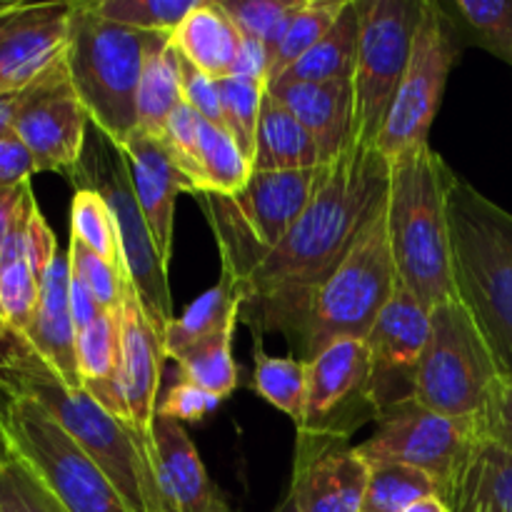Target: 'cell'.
Listing matches in <instances>:
<instances>
[{
	"instance_id": "6da1fadb",
	"label": "cell",
	"mask_w": 512,
	"mask_h": 512,
	"mask_svg": "<svg viewBox=\"0 0 512 512\" xmlns=\"http://www.w3.org/2000/svg\"><path fill=\"white\" fill-rule=\"evenodd\" d=\"M388 178V158L358 140L330 165L283 243L265 253L240 283V323L253 330L255 340L280 333L295 350L313 295L385 200Z\"/></svg>"
},
{
	"instance_id": "7a4b0ae2",
	"label": "cell",
	"mask_w": 512,
	"mask_h": 512,
	"mask_svg": "<svg viewBox=\"0 0 512 512\" xmlns=\"http://www.w3.org/2000/svg\"><path fill=\"white\" fill-rule=\"evenodd\" d=\"M0 375L13 393L35 400L85 450L135 512H173L160 485L158 460L140 435L88 390L68 388L20 338L0 340Z\"/></svg>"
},
{
	"instance_id": "3957f363",
	"label": "cell",
	"mask_w": 512,
	"mask_h": 512,
	"mask_svg": "<svg viewBox=\"0 0 512 512\" xmlns=\"http://www.w3.org/2000/svg\"><path fill=\"white\" fill-rule=\"evenodd\" d=\"M455 178L430 143L390 160L385 213L395 270L428 310L455 298L448 220Z\"/></svg>"
},
{
	"instance_id": "277c9868",
	"label": "cell",
	"mask_w": 512,
	"mask_h": 512,
	"mask_svg": "<svg viewBox=\"0 0 512 512\" xmlns=\"http://www.w3.org/2000/svg\"><path fill=\"white\" fill-rule=\"evenodd\" d=\"M455 295L512 378V213L455 178L448 198Z\"/></svg>"
},
{
	"instance_id": "5b68a950",
	"label": "cell",
	"mask_w": 512,
	"mask_h": 512,
	"mask_svg": "<svg viewBox=\"0 0 512 512\" xmlns=\"http://www.w3.org/2000/svg\"><path fill=\"white\" fill-rule=\"evenodd\" d=\"M158 35L110 23L90 3H75L73 8L65 48L70 85L90 125L115 145H123L138 130L140 75Z\"/></svg>"
},
{
	"instance_id": "8992f818",
	"label": "cell",
	"mask_w": 512,
	"mask_h": 512,
	"mask_svg": "<svg viewBox=\"0 0 512 512\" xmlns=\"http://www.w3.org/2000/svg\"><path fill=\"white\" fill-rule=\"evenodd\" d=\"M398 283L383 200L338 268L313 295L293 358L308 363L335 340L368 338L370 328L393 298Z\"/></svg>"
},
{
	"instance_id": "52a82bcc",
	"label": "cell",
	"mask_w": 512,
	"mask_h": 512,
	"mask_svg": "<svg viewBox=\"0 0 512 512\" xmlns=\"http://www.w3.org/2000/svg\"><path fill=\"white\" fill-rule=\"evenodd\" d=\"M510 380L460 298L430 310V338L418 368L415 403L468 423H485Z\"/></svg>"
},
{
	"instance_id": "ba28073f",
	"label": "cell",
	"mask_w": 512,
	"mask_h": 512,
	"mask_svg": "<svg viewBox=\"0 0 512 512\" xmlns=\"http://www.w3.org/2000/svg\"><path fill=\"white\" fill-rule=\"evenodd\" d=\"M330 165L310 170H253L235 195H198L215 240L223 273L243 283L245 275L265 253L283 243L323 185Z\"/></svg>"
},
{
	"instance_id": "9c48e42d",
	"label": "cell",
	"mask_w": 512,
	"mask_h": 512,
	"mask_svg": "<svg viewBox=\"0 0 512 512\" xmlns=\"http://www.w3.org/2000/svg\"><path fill=\"white\" fill-rule=\"evenodd\" d=\"M73 180L78 188L95 190L108 205L115 230H118L130 283H133L148 318L163 335L165 328L175 320L168 270L160 260L148 220H145L138 195L133 190L123 148L90 125L83 158H80Z\"/></svg>"
},
{
	"instance_id": "30bf717a",
	"label": "cell",
	"mask_w": 512,
	"mask_h": 512,
	"mask_svg": "<svg viewBox=\"0 0 512 512\" xmlns=\"http://www.w3.org/2000/svg\"><path fill=\"white\" fill-rule=\"evenodd\" d=\"M3 425L10 453L68 512H135L108 475L35 400L15 393Z\"/></svg>"
},
{
	"instance_id": "8fae6325",
	"label": "cell",
	"mask_w": 512,
	"mask_h": 512,
	"mask_svg": "<svg viewBox=\"0 0 512 512\" xmlns=\"http://www.w3.org/2000/svg\"><path fill=\"white\" fill-rule=\"evenodd\" d=\"M463 33L438 0H425L423 18L413 38L408 68L378 135V153L395 160L428 145L430 128L443 103L445 85L460 58Z\"/></svg>"
},
{
	"instance_id": "7c38bea8",
	"label": "cell",
	"mask_w": 512,
	"mask_h": 512,
	"mask_svg": "<svg viewBox=\"0 0 512 512\" xmlns=\"http://www.w3.org/2000/svg\"><path fill=\"white\" fill-rule=\"evenodd\" d=\"M425 0H358L360 45L353 78L355 140L375 148L400 88Z\"/></svg>"
},
{
	"instance_id": "4fadbf2b",
	"label": "cell",
	"mask_w": 512,
	"mask_h": 512,
	"mask_svg": "<svg viewBox=\"0 0 512 512\" xmlns=\"http://www.w3.org/2000/svg\"><path fill=\"white\" fill-rule=\"evenodd\" d=\"M485 438L483 423L453 420L408 403L378 420V430L358 445L370 465L400 463L428 473L450 503L455 483L473 450Z\"/></svg>"
},
{
	"instance_id": "5bb4252c",
	"label": "cell",
	"mask_w": 512,
	"mask_h": 512,
	"mask_svg": "<svg viewBox=\"0 0 512 512\" xmlns=\"http://www.w3.org/2000/svg\"><path fill=\"white\" fill-rule=\"evenodd\" d=\"M428 338L430 310L403 283H398L393 298L365 338L370 360L368 395L378 420L403 405L415 403L418 368Z\"/></svg>"
},
{
	"instance_id": "9a60e30c",
	"label": "cell",
	"mask_w": 512,
	"mask_h": 512,
	"mask_svg": "<svg viewBox=\"0 0 512 512\" xmlns=\"http://www.w3.org/2000/svg\"><path fill=\"white\" fill-rule=\"evenodd\" d=\"M368 345L340 338L308 360V393L295 433L353 438L368 420H378L368 395Z\"/></svg>"
},
{
	"instance_id": "2e32d148",
	"label": "cell",
	"mask_w": 512,
	"mask_h": 512,
	"mask_svg": "<svg viewBox=\"0 0 512 512\" xmlns=\"http://www.w3.org/2000/svg\"><path fill=\"white\" fill-rule=\"evenodd\" d=\"M13 130L33 155L38 173H65L73 178L83 158L90 118L70 85L65 58L30 90L15 115Z\"/></svg>"
},
{
	"instance_id": "e0dca14e",
	"label": "cell",
	"mask_w": 512,
	"mask_h": 512,
	"mask_svg": "<svg viewBox=\"0 0 512 512\" xmlns=\"http://www.w3.org/2000/svg\"><path fill=\"white\" fill-rule=\"evenodd\" d=\"M370 463L338 435L295 433L288 495L298 512H363Z\"/></svg>"
},
{
	"instance_id": "ac0fdd59",
	"label": "cell",
	"mask_w": 512,
	"mask_h": 512,
	"mask_svg": "<svg viewBox=\"0 0 512 512\" xmlns=\"http://www.w3.org/2000/svg\"><path fill=\"white\" fill-rule=\"evenodd\" d=\"M75 3H15L0 10V93L43 78L65 58Z\"/></svg>"
},
{
	"instance_id": "d6986e66",
	"label": "cell",
	"mask_w": 512,
	"mask_h": 512,
	"mask_svg": "<svg viewBox=\"0 0 512 512\" xmlns=\"http://www.w3.org/2000/svg\"><path fill=\"white\" fill-rule=\"evenodd\" d=\"M120 380H123L125 403L130 410V425L145 448L158 460L153 443L155 415H158L160 378H163V335L145 313L133 283L128 280L120 305Z\"/></svg>"
},
{
	"instance_id": "ffe728a7",
	"label": "cell",
	"mask_w": 512,
	"mask_h": 512,
	"mask_svg": "<svg viewBox=\"0 0 512 512\" xmlns=\"http://www.w3.org/2000/svg\"><path fill=\"white\" fill-rule=\"evenodd\" d=\"M120 148L128 158L130 180H133V190L138 195L145 220H148L150 233H153L155 248L168 270L170 260H173L175 200L183 193L195 195V188L170 158L168 148L160 138L135 130Z\"/></svg>"
},
{
	"instance_id": "44dd1931",
	"label": "cell",
	"mask_w": 512,
	"mask_h": 512,
	"mask_svg": "<svg viewBox=\"0 0 512 512\" xmlns=\"http://www.w3.org/2000/svg\"><path fill=\"white\" fill-rule=\"evenodd\" d=\"M73 313H70V258L68 250H60L40 280L38 305L33 323L23 340L68 388H83L75 355Z\"/></svg>"
},
{
	"instance_id": "7402d4cb",
	"label": "cell",
	"mask_w": 512,
	"mask_h": 512,
	"mask_svg": "<svg viewBox=\"0 0 512 512\" xmlns=\"http://www.w3.org/2000/svg\"><path fill=\"white\" fill-rule=\"evenodd\" d=\"M303 123L318 145L323 165H333L355 140L353 83L265 85Z\"/></svg>"
},
{
	"instance_id": "603a6c76",
	"label": "cell",
	"mask_w": 512,
	"mask_h": 512,
	"mask_svg": "<svg viewBox=\"0 0 512 512\" xmlns=\"http://www.w3.org/2000/svg\"><path fill=\"white\" fill-rule=\"evenodd\" d=\"M153 443L158 450V478L173 512H228L223 495L210 480L198 448L183 423L155 418Z\"/></svg>"
},
{
	"instance_id": "cb8c5ba5",
	"label": "cell",
	"mask_w": 512,
	"mask_h": 512,
	"mask_svg": "<svg viewBox=\"0 0 512 512\" xmlns=\"http://www.w3.org/2000/svg\"><path fill=\"white\" fill-rule=\"evenodd\" d=\"M33 205V188H28L5 238L3 253H0V340L25 338L33 323L35 305H38L40 283L33 273L28 245H25Z\"/></svg>"
},
{
	"instance_id": "d4e9b609",
	"label": "cell",
	"mask_w": 512,
	"mask_h": 512,
	"mask_svg": "<svg viewBox=\"0 0 512 512\" xmlns=\"http://www.w3.org/2000/svg\"><path fill=\"white\" fill-rule=\"evenodd\" d=\"M170 43L190 65L220 80L230 75L243 35L218 0H200L193 13L170 35Z\"/></svg>"
},
{
	"instance_id": "484cf974",
	"label": "cell",
	"mask_w": 512,
	"mask_h": 512,
	"mask_svg": "<svg viewBox=\"0 0 512 512\" xmlns=\"http://www.w3.org/2000/svg\"><path fill=\"white\" fill-rule=\"evenodd\" d=\"M318 145L310 138L298 118L265 88L260 108L258 135H255L253 170L275 173V170H310L320 168Z\"/></svg>"
},
{
	"instance_id": "4316f807",
	"label": "cell",
	"mask_w": 512,
	"mask_h": 512,
	"mask_svg": "<svg viewBox=\"0 0 512 512\" xmlns=\"http://www.w3.org/2000/svg\"><path fill=\"white\" fill-rule=\"evenodd\" d=\"M450 508L453 512H512V450L485 435L455 483Z\"/></svg>"
},
{
	"instance_id": "83f0119b",
	"label": "cell",
	"mask_w": 512,
	"mask_h": 512,
	"mask_svg": "<svg viewBox=\"0 0 512 512\" xmlns=\"http://www.w3.org/2000/svg\"><path fill=\"white\" fill-rule=\"evenodd\" d=\"M360 45V8L358 0H348L335 20L333 28L323 35L315 48H310L293 68L285 70L278 80L283 83H353L358 68Z\"/></svg>"
},
{
	"instance_id": "f1b7e54d",
	"label": "cell",
	"mask_w": 512,
	"mask_h": 512,
	"mask_svg": "<svg viewBox=\"0 0 512 512\" xmlns=\"http://www.w3.org/2000/svg\"><path fill=\"white\" fill-rule=\"evenodd\" d=\"M243 290L233 275L220 270V280L210 290L193 300L180 318L165 328L163 350L165 358L175 360L183 350L193 348L200 340L210 338L228 325L240 323Z\"/></svg>"
},
{
	"instance_id": "f546056e",
	"label": "cell",
	"mask_w": 512,
	"mask_h": 512,
	"mask_svg": "<svg viewBox=\"0 0 512 512\" xmlns=\"http://www.w3.org/2000/svg\"><path fill=\"white\" fill-rule=\"evenodd\" d=\"M183 103V70L180 53L170 35L160 33L145 55L138 88V130L153 138L163 135L170 113Z\"/></svg>"
},
{
	"instance_id": "4dcf8cb0",
	"label": "cell",
	"mask_w": 512,
	"mask_h": 512,
	"mask_svg": "<svg viewBox=\"0 0 512 512\" xmlns=\"http://www.w3.org/2000/svg\"><path fill=\"white\" fill-rule=\"evenodd\" d=\"M250 390L268 405L288 415L295 425L303 420L305 393H308V363L283 355H268L263 343L255 340V363L250 375Z\"/></svg>"
},
{
	"instance_id": "1f68e13d",
	"label": "cell",
	"mask_w": 512,
	"mask_h": 512,
	"mask_svg": "<svg viewBox=\"0 0 512 512\" xmlns=\"http://www.w3.org/2000/svg\"><path fill=\"white\" fill-rule=\"evenodd\" d=\"M238 325H228V328L218 330L210 338L200 340L193 348L183 350L175 358L180 365V373L185 380L203 388L213 398L223 403L235 388H238V365L233 358V333Z\"/></svg>"
},
{
	"instance_id": "d6a6232c",
	"label": "cell",
	"mask_w": 512,
	"mask_h": 512,
	"mask_svg": "<svg viewBox=\"0 0 512 512\" xmlns=\"http://www.w3.org/2000/svg\"><path fill=\"white\" fill-rule=\"evenodd\" d=\"M200 168H203V193L235 195L253 175V163L240 150L233 135L210 120H198ZM200 193V195H203Z\"/></svg>"
},
{
	"instance_id": "836d02e7",
	"label": "cell",
	"mask_w": 512,
	"mask_h": 512,
	"mask_svg": "<svg viewBox=\"0 0 512 512\" xmlns=\"http://www.w3.org/2000/svg\"><path fill=\"white\" fill-rule=\"evenodd\" d=\"M443 8L458 23L463 38L512 68V0H453Z\"/></svg>"
},
{
	"instance_id": "e575fe53",
	"label": "cell",
	"mask_w": 512,
	"mask_h": 512,
	"mask_svg": "<svg viewBox=\"0 0 512 512\" xmlns=\"http://www.w3.org/2000/svg\"><path fill=\"white\" fill-rule=\"evenodd\" d=\"M348 0H300L298 10L290 18L288 30H285L283 40H280L278 50H275L273 60H270V78L268 83L278 80L288 68H293L310 48L323 40L335 25V20L343 13Z\"/></svg>"
},
{
	"instance_id": "d590c367",
	"label": "cell",
	"mask_w": 512,
	"mask_h": 512,
	"mask_svg": "<svg viewBox=\"0 0 512 512\" xmlns=\"http://www.w3.org/2000/svg\"><path fill=\"white\" fill-rule=\"evenodd\" d=\"M428 495H440V485L428 473L400 463L370 465L363 512H403Z\"/></svg>"
},
{
	"instance_id": "8d00e7d4",
	"label": "cell",
	"mask_w": 512,
	"mask_h": 512,
	"mask_svg": "<svg viewBox=\"0 0 512 512\" xmlns=\"http://www.w3.org/2000/svg\"><path fill=\"white\" fill-rule=\"evenodd\" d=\"M120 310H105L95 323L78 330L75 335V355L83 388L108 383L120 375Z\"/></svg>"
},
{
	"instance_id": "74e56055",
	"label": "cell",
	"mask_w": 512,
	"mask_h": 512,
	"mask_svg": "<svg viewBox=\"0 0 512 512\" xmlns=\"http://www.w3.org/2000/svg\"><path fill=\"white\" fill-rule=\"evenodd\" d=\"M70 238L80 240L85 248L98 253L115 268L125 270L123 248H120L113 215L95 190L75 188L73 200H70Z\"/></svg>"
},
{
	"instance_id": "f35d334b",
	"label": "cell",
	"mask_w": 512,
	"mask_h": 512,
	"mask_svg": "<svg viewBox=\"0 0 512 512\" xmlns=\"http://www.w3.org/2000/svg\"><path fill=\"white\" fill-rule=\"evenodd\" d=\"M200 0H90L95 13L110 23L140 33L173 35Z\"/></svg>"
},
{
	"instance_id": "ab89813d",
	"label": "cell",
	"mask_w": 512,
	"mask_h": 512,
	"mask_svg": "<svg viewBox=\"0 0 512 512\" xmlns=\"http://www.w3.org/2000/svg\"><path fill=\"white\" fill-rule=\"evenodd\" d=\"M218 3L240 35L263 43L273 60L300 0H218Z\"/></svg>"
},
{
	"instance_id": "60d3db41",
	"label": "cell",
	"mask_w": 512,
	"mask_h": 512,
	"mask_svg": "<svg viewBox=\"0 0 512 512\" xmlns=\"http://www.w3.org/2000/svg\"><path fill=\"white\" fill-rule=\"evenodd\" d=\"M220 105H223L225 130L233 135L235 143L240 145L245 155L253 163L255 153V135H258L260 108L265 98V83L245 78H220Z\"/></svg>"
},
{
	"instance_id": "b9f144b4",
	"label": "cell",
	"mask_w": 512,
	"mask_h": 512,
	"mask_svg": "<svg viewBox=\"0 0 512 512\" xmlns=\"http://www.w3.org/2000/svg\"><path fill=\"white\" fill-rule=\"evenodd\" d=\"M68 258H70V270H73L78 278H83V283L88 285L90 293L95 295L98 305L108 313H115L123 305L125 285H128V273L120 268H115L113 263H108L105 258H100L98 253L85 248L80 240L70 238L68 243Z\"/></svg>"
},
{
	"instance_id": "7bdbcfd3",
	"label": "cell",
	"mask_w": 512,
	"mask_h": 512,
	"mask_svg": "<svg viewBox=\"0 0 512 512\" xmlns=\"http://www.w3.org/2000/svg\"><path fill=\"white\" fill-rule=\"evenodd\" d=\"M0 510L3 512H68L43 485L38 483L33 473L20 463L18 458H10V463L0 470Z\"/></svg>"
},
{
	"instance_id": "ee69618b",
	"label": "cell",
	"mask_w": 512,
	"mask_h": 512,
	"mask_svg": "<svg viewBox=\"0 0 512 512\" xmlns=\"http://www.w3.org/2000/svg\"><path fill=\"white\" fill-rule=\"evenodd\" d=\"M218 405V398L205 393L203 388L193 385L190 380L180 378V383H175L158 403V415L155 418H168L175 420V423H198L205 415L213 413Z\"/></svg>"
},
{
	"instance_id": "f6af8a7d",
	"label": "cell",
	"mask_w": 512,
	"mask_h": 512,
	"mask_svg": "<svg viewBox=\"0 0 512 512\" xmlns=\"http://www.w3.org/2000/svg\"><path fill=\"white\" fill-rule=\"evenodd\" d=\"M180 70H183V103H188L200 118L225 128L218 80L190 65L183 55H180Z\"/></svg>"
},
{
	"instance_id": "bcb514c9",
	"label": "cell",
	"mask_w": 512,
	"mask_h": 512,
	"mask_svg": "<svg viewBox=\"0 0 512 512\" xmlns=\"http://www.w3.org/2000/svg\"><path fill=\"white\" fill-rule=\"evenodd\" d=\"M38 173L33 155L13 128L0 135V188H20Z\"/></svg>"
},
{
	"instance_id": "7dc6e473",
	"label": "cell",
	"mask_w": 512,
	"mask_h": 512,
	"mask_svg": "<svg viewBox=\"0 0 512 512\" xmlns=\"http://www.w3.org/2000/svg\"><path fill=\"white\" fill-rule=\"evenodd\" d=\"M25 245H28V258H30V265H33V273L40 283L45 275V270L50 268V263L55 260V255L60 253V248H58V240H55V233L50 230V225L45 223L43 213H40L38 200H35L33 210H30Z\"/></svg>"
},
{
	"instance_id": "c3c4849f",
	"label": "cell",
	"mask_w": 512,
	"mask_h": 512,
	"mask_svg": "<svg viewBox=\"0 0 512 512\" xmlns=\"http://www.w3.org/2000/svg\"><path fill=\"white\" fill-rule=\"evenodd\" d=\"M230 78H245L255 80V83L268 85L270 78V53L263 43L258 40L243 38V45L238 50L233 68H230Z\"/></svg>"
},
{
	"instance_id": "681fc988",
	"label": "cell",
	"mask_w": 512,
	"mask_h": 512,
	"mask_svg": "<svg viewBox=\"0 0 512 512\" xmlns=\"http://www.w3.org/2000/svg\"><path fill=\"white\" fill-rule=\"evenodd\" d=\"M70 313H73L75 330L88 328L90 323H95L105 313L98 300H95V295L90 293L88 285L83 283V278H78L73 270H70Z\"/></svg>"
},
{
	"instance_id": "f907efd6",
	"label": "cell",
	"mask_w": 512,
	"mask_h": 512,
	"mask_svg": "<svg viewBox=\"0 0 512 512\" xmlns=\"http://www.w3.org/2000/svg\"><path fill=\"white\" fill-rule=\"evenodd\" d=\"M485 435L493 440H498L500 445L512 450V388L503 390V395L498 398L495 408L490 410V415L485 418Z\"/></svg>"
},
{
	"instance_id": "816d5d0a",
	"label": "cell",
	"mask_w": 512,
	"mask_h": 512,
	"mask_svg": "<svg viewBox=\"0 0 512 512\" xmlns=\"http://www.w3.org/2000/svg\"><path fill=\"white\" fill-rule=\"evenodd\" d=\"M30 188V183L20 185V188H0V253H3L5 238L10 233V225H13L15 213H18L20 203L25 198V190Z\"/></svg>"
},
{
	"instance_id": "f5cc1de1",
	"label": "cell",
	"mask_w": 512,
	"mask_h": 512,
	"mask_svg": "<svg viewBox=\"0 0 512 512\" xmlns=\"http://www.w3.org/2000/svg\"><path fill=\"white\" fill-rule=\"evenodd\" d=\"M38 80H35V83H38ZM33 85H28V88H20V90H8V93H0V135H3L5 130L13 128L15 115L20 113L23 103L28 100Z\"/></svg>"
},
{
	"instance_id": "db71d44e",
	"label": "cell",
	"mask_w": 512,
	"mask_h": 512,
	"mask_svg": "<svg viewBox=\"0 0 512 512\" xmlns=\"http://www.w3.org/2000/svg\"><path fill=\"white\" fill-rule=\"evenodd\" d=\"M403 512H453V508H450L448 500L440 498V495H428V498L418 500V503H413Z\"/></svg>"
},
{
	"instance_id": "11a10c76",
	"label": "cell",
	"mask_w": 512,
	"mask_h": 512,
	"mask_svg": "<svg viewBox=\"0 0 512 512\" xmlns=\"http://www.w3.org/2000/svg\"><path fill=\"white\" fill-rule=\"evenodd\" d=\"M13 398H15V393L10 390V385L5 383L3 375H0V423H3L5 415H8V408H10V403H13Z\"/></svg>"
},
{
	"instance_id": "9f6ffc18",
	"label": "cell",
	"mask_w": 512,
	"mask_h": 512,
	"mask_svg": "<svg viewBox=\"0 0 512 512\" xmlns=\"http://www.w3.org/2000/svg\"><path fill=\"white\" fill-rule=\"evenodd\" d=\"M5 423V420H3ZM0 423V470L10 463L13 453H10V443H8V435H5V425Z\"/></svg>"
},
{
	"instance_id": "6f0895ef",
	"label": "cell",
	"mask_w": 512,
	"mask_h": 512,
	"mask_svg": "<svg viewBox=\"0 0 512 512\" xmlns=\"http://www.w3.org/2000/svg\"><path fill=\"white\" fill-rule=\"evenodd\" d=\"M273 512H298V508H295L293 498H290V495L285 493L283 500H280V503H278V508H275Z\"/></svg>"
},
{
	"instance_id": "680465c9",
	"label": "cell",
	"mask_w": 512,
	"mask_h": 512,
	"mask_svg": "<svg viewBox=\"0 0 512 512\" xmlns=\"http://www.w3.org/2000/svg\"><path fill=\"white\" fill-rule=\"evenodd\" d=\"M5 8V0H3V3H0V10H3Z\"/></svg>"
},
{
	"instance_id": "91938a15",
	"label": "cell",
	"mask_w": 512,
	"mask_h": 512,
	"mask_svg": "<svg viewBox=\"0 0 512 512\" xmlns=\"http://www.w3.org/2000/svg\"><path fill=\"white\" fill-rule=\"evenodd\" d=\"M510 388H512V378H510Z\"/></svg>"
},
{
	"instance_id": "94428289",
	"label": "cell",
	"mask_w": 512,
	"mask_h": 512,
	"mask_svg": "<svg viewBox=\"0 0 512 512\" xmlns=\"http://www.w3.org/2000/svg\"><path fill=\"white\" fill-rule=\"evenodd\" d=\"M0 512H3V510H0Z\"/></svg>"
}]
</instances>
